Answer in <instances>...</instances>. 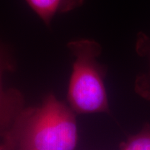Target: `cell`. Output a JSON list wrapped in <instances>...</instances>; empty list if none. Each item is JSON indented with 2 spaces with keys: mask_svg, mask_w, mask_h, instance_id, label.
Instances as JSON below:
<instances>
[{
  "mask_svg": "<svg viewBox=\"0 0 150 150\" xmlns=\"http://www.w3.org/2000/svg\"><path fill=\"white\" fill-rule=\"evenodd\" d=\"M78 139L76 113L51 93L40 105L23 109L0 150H75Z\"/></svg>",
  "mask_w": 150,
  "mask_h": 150,
  "instance_id": "obj_1",
  "label": "cell"
},
{
  "mask_svg": "<svg viewBox=\"0 0 150 150\" xmlns=\"http://www.w3.org/2000/svg\"><path fill=\"white\" fill-rule=\"evenodd\" d=\"M74 57L67 101L76 114L110 112L105 86L107 66L98 59L102 46L93 39L80 38L67 44Z\"/></svg>",
  "mask_w": 150,
  "mask_h": 150,
  "instance_id": "obj_2",
  "label": "cell"
},
{
  "mask_svg": "<svg viewBox=\"0 0 150 150\" xmlns=\"http://www.w3.org/2000/svg\"><path fill=\"white\" fill-rule=\"evenodd\" d=\"M15 69L10 50L0 42V138L5 135L25 106L23 94L17 88H5L3 78Z\"/></svg>",
  "mask_w": 150,
  "mask_h": 150,
  "instance_id": "obj_3",
  "label": "cell"
},
{
  "mask_svg": "<svg viewBox=\"0 0 150 150\" xmlns=\"http://www.w3.org/2000/svg\"><path fill=\"white\" fill-rule=\"evenodd\" d=\"M27 4L47 26L57 14L69 13L79 8L84 0H25Z\"/></svg>",
  "mask_w": 150,
  "mask_h": 150,
  "instance_id": "obj_4",
  "label": "cell"
},
{
  "mask_svg": "<svg viewBox=\"0 0 150 150\" xmlns=\"http://www.w3.org/2000/svg\"><path fill=\"white\" fill-rule=\"evenodd\" d=\"M137 54L144 59L148 69L144 73L139 74L134 80V92L144 100L150 102V38L144 33L137 35L135 43Z\"/></svg>",
  "mask_w": 150,
  "mask_h": 150,
  "instance_id": "obj_5",
  "label": "cell"
},
{
  "mask_svg": "<svg viewBox=\"0 0 150 150\" xmlns=\"http://www.w3.org/2000/svg\"><path fill=\"white\" fill-rule=\"evenodd\" d=\"M119 150H150L149 123H145L139 133L129 136L121 143Z\"/></svg>",
  "mask_w": 150,
  "mask_h": 150,
  "instance_id": "obj_6",
  "label": "cell"
}]
</instances>
